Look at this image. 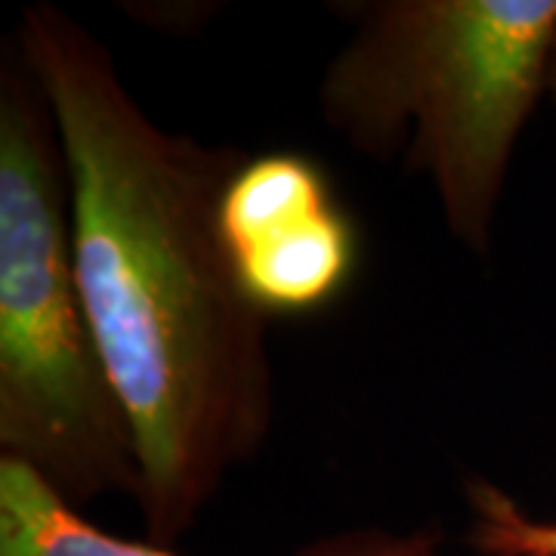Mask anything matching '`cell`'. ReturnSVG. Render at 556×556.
<instances>
[{"label": "cell", "mask_w": 556, "mask_h": 556, "mask_svg": "<svg viewBox=\"0 0 556 556\" xmlns=\"http://www.w3.org/2000/svg\"><path fill=\"white\" fill-rule=\"evenodd\" d=\"M437 532H346L321 538L298 556H415ZM0 556H177L155 541H127L78 514L38 473L0 457Z\"/></svg>", "instance_id": "cell-5"}, {"label": "cell", "mask_w": 556, "mask_h": 556, "mask_svg": "<svg viewBox=\"0 0 556 556\" xmlns=\"http://www.w3.org/2000/svg\"><path fill=\"white\" fill-rule=\"evenodd\" d=\"M219 239L241 294L266 318L309 316L346 291L358 236L321 164L248 155L219 199Z\"/></svg>", "instance_id": "cell-4"}, {"label": "cell", "mask_w": 556, "mask_h": 556, "mask_svg": "<svg viewBox=\"0 0 556 556\" xmlns=\"http://www.w3.org/2000/svg\"><path fill=\"white\" fill-rule=\"evenodd\" d=\"M415 556H442V554H439V541H437V544H430V547H424V551H420V554H415Z\"/></svg>", "instance_id": "cell-8"}, {"label": "cell", "mask_w": 556, "mask_h": 556, "mask_svg": "<svg viewBox=\"0 0 556 556\" xmlns=\"http://www.w3.org/2000/svg\"><path fill=\"white\" fill-rule=\"evenodd\" d=\"M470 547L479 556H556V519H538L489 479H470Z\"/></svg>", "instance_id": "cell-6"}, {"label": "cell", "mask_w": 556, "mask_h": 556, "mask_svg": "<svg viewBox=\"0 0 556 556\" xmlns=\"http://www.w3.org/2000/svg\"><path fill=\"white\" fill-rule=\"evenodd\" d=\"M318 115L356 155L424 177L457 248L492 257L519 139L547 102L556 0H353Z\"/></svg>", "instance_id": "cell-2"}, {"label": "cell", "mask_w": 556, "mask_h": 556, "mask_svg": "<svg viewBox=\"0 0 556 556\" xmlns=\"http://www.w3.org/2000/svg\"><path fill=\"white\" fill-rule=\"evenodd\" d=\"M10 38L60 130L80 294L137 442L134 501L170 547L273 430L269 318L219 239L248 155L161 127L112 50L53 3L25 7Z\"/></svg>", "instance_id": "cell-1"}, {"label": "cell", "mask_w": 556, "mask_h": 556, "mask_svg": "<svg viewBox=\"0 0 556 556\" xmlns=\"http://www.w3.org/2000/svg\"><path fill=\"white\" fill-rule=\"evenodd\" d=\"M547 102H551V109H554V115H556V50H554V65H551V90H547Z\"/></svg>", "instance_id": "cell-7"}, {"label": "cell", "mask_w": 556, "mask_h": 556, "mask_svg": "<svg viewBox=\"0 0 556 556\" xmlns=\"http://www.w3.org/2000/svg\"><path fill=\"white\" fill-rule=\"evenodd\" d=\"M0 457L75 507L137 497L134 427L75 269L60 130L13 38L0 53Z\"/></svg>", "instance_id": "cell-3"}]
</instances>
